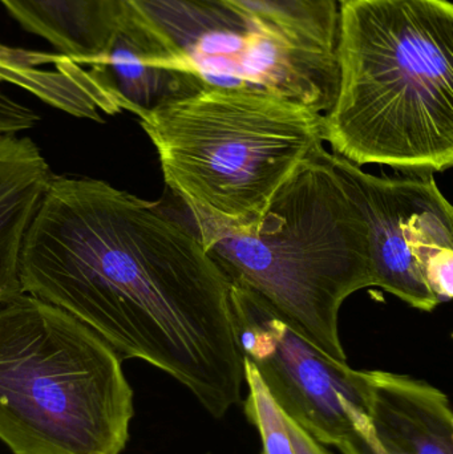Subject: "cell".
<instances>
[{
  "instance_id": "cell-1",
  "label": "cell",
  "mask_w": 453,
  "mask_h": 454,
  "mask_svg": "<svg viewBox=\"0 0 453 454\" xmlns=\"http://www.w3.org/2000/svg\"><path fill=\"white\" fill-rule=\"evenodd\" d=\"M21 290L68 312L121 359L183 384L223 419L241 402L233 283L196 227L105 181L52 176L21 246Z\"/></svg>"
},
{
  "instance_id": "cell-2",
  "label": "cell",
  "mask_w": 453,
  "mask_h": 454,
  "mask_svg": "<svg viewBox=\"0 0 453 454\" xmlns=\"http://www.w3.org/2000/svg\"><path fill=\"white\" fill-rule=\"evenodd\" d=\"M338 85L324 141L354 164L433 175L453 165L449 0L340 5Z\"/></svg>"
},
{
  "instance_id": "cell-3",
  "label": "cell",
  "mask_w": 453,
  "mask_h": 454,
  "mask_svg": "<svg viewBox=\"0 0 453 454\" xmlns=\"http://www.w3.org/2000/svg\"><path fill=\"white\" fill-rule=\"evenodd\" d=\"M196 230L233 285L254 294L322 354L348 363L340 311L348 296L372 287L369 229L324 146L254 223Z\"/></svg>"
},
{
  "instance_id": "cell-4",
  "label": "cell",
  "mask_w": 453,
  "mask_h": 454,
  "mask_svg": "<svg viewBox=\"0 0 453 454\" xmlns=\"http://www.w3.org/2000/svg\"><path fill=\"white\" fill-rule=\"evenodd\" d=\"M324 116L265 90L207 84L137 114L197 229L257 221L324 146Z\"/></svg>"
},
{
  "instance_id": "cell-5",
  "label": "cell",
  "mask_w": 453,
  "mask_h": 454,
  "mask_svg": "<svg viewBox=\"0 0 453 454\" xmlns=\"http://www.w3.org/2000/svg\"><path fill=\"white\" fill-rule=\"evenodd\" d=\"M135 395L122 359L31 294L0 301V442L13 454H121Z\"/></svg>"
},
{
  "instance_id": "cell-6",
  "label": "cell",
  "mask_w": 453,
  "mask_h": 454,
  "mask_svg": "<svg viewBox=\"0 0 453 454\" xmlns=\"http://www.w3.org/2000/svg\"><path fill=\"white\" fill-rule=\"evenodd\" d=\"M176 69L207 85L265 90L324 114L337 95V53L230 0H129Z\"/></svg>"
},
{
  "instance_id": "cell-7",
  "label": "cell",
  "mask_w": 453,
  "mask_h": 454,
  "mask_svg": "<svg viewBox=\"0 0 453 454\" xmlns=\"http://www.w3.org/2000/svg\"><path fill=\"white\" fill-rule=\"evenodd\" d=\"M369 229L372 286L420 311L453 295V210L435 177H378L332 154Z\"/></svg>"
},
{
  "instance_id": "cell-8",
  "label": "cell",
  "mask_w": 453,
  "mask_h": 454,
  "mask_svg": "<svg viewBox=\"0 0 453 454\" xmlns=\"http://www.w3.org/2000/svg\"><path fill=\"white\" fill-rule=\"evenodd\" d=\"M231 298L244 357L277 404L316 442L340 450L366 412L362 371L322 354L250 291L233 285Z\"/></svg>"
},
{
  "instance_id": "cell-9",
  "label": "cell",
  "mask_w": 453,
  "mask_h": 454,
  "mask_svg": "<svg viewBox=\"0 0 453 454\" xmlns=\"http://www.w3.org/2000/svg\"><path fill=\"white\" fill-rule=\"evenodd\" d=\"M367 426L342 454H453L449 396L427 381L362 371Z\"/></svg>"
},
{
  "instance_id": "cell-10",
  "label": "cell",
  "mask_w": 453,
  "mask_h": 454,
  "mask_svg": "<svg viewBox=\"0 0 453 454\" xmlns=\"http://www.w3.org/2000/svg\"><path fill=\"white\" fill-rule=\"evenodd\" d=\"M27 31L61 55L98 67L129 13V0H0Z\"/></svg>"
},
{
  "instance_id": "cell-11",
  "label": "cell",
  "mask_w": 453,
  "mask_h": 454,
  "mask_svg": "<svg viewBox=\"0 0 453 454\" xmlns=\"http://www.w3.org/2000/svg\"><path fill=\"white\" fill-rule=\"evenodd\" d=\"M98 67L106 69L128 111L136 116L205 85L194 74L176 69L170 53L132 4L127 20Z\"/></svg>"
},
{
  "instance_id": "cell-12",
  "label": "cell",
  "mask_w": 453,
  "mask_h": 454,
  "mask_svg": "<svg viewBox=\"0 0 453 454\" xmlns=\"http://www.w3.org/2000/svg\"><path fill=\"white\" fill-rule=\"evenodd\" d=\"M47 160L29 137L0 135V301L21 293V246L52 178Z\"/></svg>"
},
{
  "instance_id": "cell-13",
  "label": "cell",
  "mask_w": 453,
  "mask_h": 454,
  "mask_svg": "<svg viewBox=\"0 0 453 454\" xmlns=\"http://www.w3.org/2000/svg\"><path fill=\"white\" fill-rule=\"evenodd\" d=\"M253 15L281 27L294 36L337 51L340 3L338 0H230Z\"/></svg>"
},
{
  "instance_id": "cell-14",
  "label": "cell",
  "mask_w": 453,
  "mask_h": 454,
  "mask_svg": "<svg viewBox=\"0 0 453 454\" xmlns=\"http://www.w3.org/2000/svg\"><path fill=\"white\" fill-rule=\"evenodd\" d=\"M245 415L257 428L262 442V454H297L287 428L284 411L263 383L255 365L245 357Z\"/></svg>"
},
{
  "instance_id": "cell-15",
  "label": "cell",
  "mask_w": 453,
  "mask_h": 454,
  "mask_svg": "<svg viewBox=\"0 0 453 454\" xmlns=\"http://www.w3.org/2000/svg\"><path fill=\"white\" fill-rule=\"evenodd\" d=\"M285 413V412H284ZM286 418L287 428H289L290 436H292L293 445H294L297 454H334L327 450L326 445L316 442L310 434L305 431L300 424L295 423L289 416Z\"/></svg>"
},
{
  "instance_id": "cell-16",
  "label": "cell",
  "mask_w": 453,
  "mask_h": 454,
  "mask_svg": "<svg viewBox=\"0 0 453 454\" xmlns=\"http://www.w3.org/2000/svg\"><path fill=\"white\" fill-rule=\"evenodd\" d=\"M5 116H7V98L4 93L0 90V129L4 125Z\"/></svg>"
},
{
  "instance_id": "cell-17",
  "label": "cell",
  "mask_w": 453,
  "mask_h": 454,
  "mask_svg": "<svg viewBox=\"0 0 453 454\" xmlns=\"http://www.w3.org/2000/svg\"><path fill=\"white\" fill-rule=\"evenodd\" d=\"M348 2V0H338V3H340V5L342 4V3Z\"/></svg>"
}]
</instances>
